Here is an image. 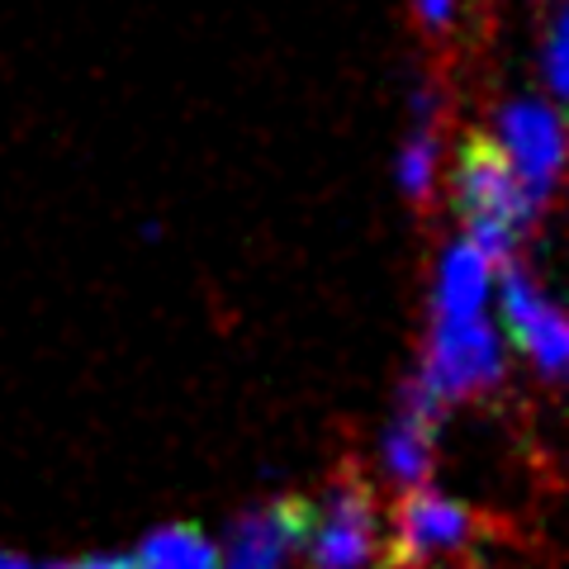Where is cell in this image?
<instances>
[{"label": "cell", "instance_id": "1", "mask_svg": "<svg viewBox=\"0 0 569 569\" xmlns=\"http://www.w3.org/2000/svg\"><path fill=\"white\" fill-rule=\"evenodd\" d=\"M456 204L470 228V242L489 261H508L541 209L537 194L522 186L518 167L508 162L503 142L493 138H466L456 157Z\"/></svg>", "mask_w": 569, "mask_h": 569}, {"label": "cell", "instance_id": "2", "mask_svg": "<svg viewBox=\"0 0 569 569\" xmlns=\"http://www.w3.org/2000/svg\"><path fill=\"white\" fill-rule=\"evenodd\" d=\"M309 569H366L380 550L376 498L361 479H337L323 503H309L305 546Z\"/></svg>", "mask_w": 569, "mask_h": 569}, {"label": "cell", "instance_id": "3", "mask_svg": "<svg viewBox=\"0 0 569 569\" xmlns=\"http://www.w3.org/2000/svg\"><path fill=\"white\" fill-rule=\"evenodd\" d=\"M503 370V351H498V337L485 323V313L475 318H437L432 328V351H427L422 366V385L432 389L441 403L466 399L475 389H489Z\"/></svg>", "mask_w": 569, "mask_h": 569}, {"label": "cell", "instance_id": "4", "mask_svg": "<svg viewBox=\"0 0 569 569\" xmlns=\"http://www.w3.org/2000/svg\"><path fill=\"white\" fill-rule=\"evenodd\" d=\"M503 152L518 167L522 186L537 194V204L546 200L560 181V162H565V129L560 114L541 100H518L503 110Z\"/></svg>", "mask_w": 569, "mask_h": 569}, {"label": "cell", "instance_id": "5", "mask_svg": "<svg viewBox=\"0 0 569 569\" xmlns=\"http://www.w3.org/2000/svg\"><path fill=\"white\" fill-rule=\"evenodd\" d=\"M309 503L305 498H276L266 508H252L238 518L228 537V556H219V569H284V560L305 546Z\"/></svg>", "mask_w": 569, "mask_h": 569}, {"label": "cell", "instance_id": "6", "mask_svg": "<svg viewBox=\"0 0 569 569\" xmlns=\"http://www.w3.org/2000/svg\"><path fill=\"white\" fill-rule=\"evenodd\" d=\"M503 323L512 332L531 361H537L546 376H560L565 370V356H569V332H565V318L560 309L546 299V290L527 271L508 266L503 271Z\"/></svg>", "mask_w": 569, "mask_h": 569}, {"label": "cell", "instance_id": "7", "mask_svg": "<svg viewBox=\"0 0 569 569\" xmlns=\"http://www.w3.org/2000/svg\"><path fill=\"white\" fill-rule=\"evenodd\" d=\"M466 537H470V512L451 503V498L427 493L413 485V493H408L399 508V560L403 565L432 560L441 550H456Z\"/></svg>", "mask_w": 569, "mask_h": 569}, {"label": "cell", "instance_id": "8", "mask_svg": "<svg viewBox=\"0 0 569 569\" xmlns=\"http://www.w3.org/2000/svg\"><path fill=\"white\" fill-rule=\"evenodd\" d=\"M437 413H441V399L427 389L422 380L408 389V399L399 408L395 427L385 437V466L399 485H422L427 470H432V432H437Z\"/></svg>", "mask_w": 569, "mask_h": 569}, {"label": "cell", "instance_id": "9", "mask_svg": "<svg viewBox=\"0 0 569 569\" xmlns=\"http://www.w3.org/2000/svg\"><path fill=\"white\" fill-rule=\"evenodd\" d=\"M489 276H493V261L479 252L470 238L456 242L447 252V261H441V276H437V318H475V313H485Z\"/></svg>", "mask_w": 569, "mask_h": 569}, {"label": "cell", "instance_id": "10", "mask_svg": "<svg viewBox=\"0 0 569 569\" xmlns=\"http://www.w3.org/2000/svg\"><path fill=\"white\" fill-rule=\"evenodd\" d=\"M133 569H219V550L194 527H162L138 546Z\"/></svg>", "mask_w": 569, "mask_h": 569}, {"label": "cell", "instance_id": "11", "mask_svg": "<svg viewBox=\"0 0 569 569\" xmlns=\"http://www.w3.org/2000/svg\"><path fill=\"white\" fill-rule=\"evenodd\" d=\"M432 133H418L413 142H408V152H403V190L408 194H427V186H432Z\"/></svg>", "mask_w": 569, "mask_h": 569}, {"label": "cell", "instance_id": "12", "mask_svg": "<svg viewBox=\"0 0 569 569\" xmlns=\"http://www.w3.org/2000/svg\"><path fill=\"white\" fill-rule=\"evenodd\" d=\"M565 20L556 14L550 20V33H546V86H550V96H565V86H569V62H565Z\"/></svg>", "mask_w": 569, "mask_h": 569}, {"label": "cell", "instance_id": "13", "mask_svg": "<svg viewBox=\"0 0 569 569\" xmlns=\"http://www.w3.org/2000/svg\"><path fill=\"white\" fill-rule=\"evenodd\" d=\"M71 569H133V556H86Z\"/></svg>", "mask_w": 569, "mask_h": 569}, {"label": "cell", "instance_id": "14", "mask_svg": "<svg viewBox=\"0 0 569 569\" xmlns=\"http://www.w3.org/2000/svg\"><path fill=\"white\" fill-rule=\"evenodd\" d=\"M418 6H422V14H427L432 24H441V20L451 14V0H418Z\"/></svg>", "mask_w": 569, "mask_h": 569}, {"label": "cell", "instance_id": "15", "mask_svg": "<svg viewBox=\"0 0 569 569\" xmlns=\"http://www.w3.org/2000/svg\"><path fill=\"white\" fill-rule=\"evenodd\" d=\"M58 569H71V565H58Z\"/></svg>", "mask_w": 569, "mask_h": 569}]
</instances>
